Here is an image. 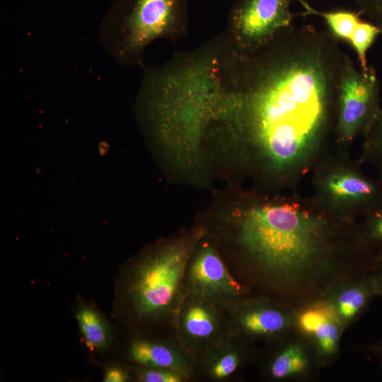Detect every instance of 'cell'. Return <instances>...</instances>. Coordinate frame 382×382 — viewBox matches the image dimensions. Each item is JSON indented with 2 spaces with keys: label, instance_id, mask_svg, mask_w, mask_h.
Segmentation results:
<instances>
[{
  "label": "cell",
  "instance_id": "1",
  "mask_svg": "<svg viewBox=\"0 0 382 382\" xmlns=\"http://www.w3.org/2000/svg\"><path fill=\"white\" fill-rule=\"evenodd\" d=\"M337 42L332 33L293 25L254 52L236 53L213 122L272 165L292 163L316 139L338 96L347 54Z\"/></svg>",
  "mask_w": 382,
  "mask_h": 382
},
{
  "label": "cell",
  "instance_id": "2",
  "mask_svg": "<svg viewBox=\"0 0 382 382\" xmlns=\"http://www.w3.org/2000/svg\"><path fill=\"white\" fill-rule=\"evenodd\" d=\"M203 225L233 276L270 294L311 272L320 240L317 223L289 204L255 207Z\"/></svg>",
  "mask_w": 382,
  "mask_h": 382
},
{
  "label": "cell",
  "instance_id": "3",
  "mask_svg": "<svg viewBox=\"0 0 382 382\" xmlns=\"http://www.w3.org/2000/svg\"><path fill=\"white\" fill-rule=\"evenodd\" d=\"M195 59L194 57L187 61L188 66L175 69L181 83L169 66L163 67L176 89L155 69L147 70L138 97V105L146 112L159 139L185 166L195 165L199 158L218 96L216 76L209 59L204 54Z\"/></svg>",
  "mask_w": 382,
  "mask_h": 382
},
{
  "label": "cell",
  "instance_id": "4",
  "mask_svg": "<svg viewBox=\"0 0 382 382\" xmlns=\"http://www.w3.org/2000/svg\"><path fill=\"white\" fill-rule=\"evenodd\" d=\"M207 235L202 224L148 248L126 266L120 286L121 311L134 327L173 328L185 296V270Z\"/></svg>",
  "mask_w": 382,
  "mask_h": 382
},
{
  "label": "cell",
  "instance_id": "5",
  "mask_svg": "<svg viewBox=\"0 0 382 382\" xmlns=\"http://www.w3.org/2000/svg\"><path fill=\"white\" fill-rule=\"evenodd\" d=\"M188 0H125L122 9L102 25L99 40L118 64L141 65L146 47L185 31Z\"/></svg>",
  "mask_w": 382,
  "mask_h": 382
},
{
  "label": "cell",
  "instance_id": "6",
  "mask_svg": "<svg viewBox=\"0 0 382 382\" xmlns=\"http://www.w3.org/2000/svg\"><path fill=\"white\" fill-rule=\"evenodd\" d=\"M292 1L238 0L229 16L228 40L232 49L239 54L254 52L292 26Z\"/></svg>",
  "mask_w": 382,
  "mask_h": 382
},
{
  "label": "cell",
  "instance_id": "7",
  "mask_svg": "<svg viewBox=\"0 0 382 382\" xmlns=\"http://www.w3.org/2000/svg\"><path fill=\"white\" fill-rule=\"evenodd\" d=\"M183 285L185 294L201 296L224 310L247 297L249 292L231 272L207 235L188 260Z\"/></svg>",
  "mask_w": 382,
  "mask_h": 382
},
{
  "label": "cell",
  "instance_id": "8",
  "mask_svg": "<svg viewBox=\"0 0 382 382\" xmlns=\"http://www.w3.org/2000/svg\"><path fill=\"white\" fill-rule=\"evenodd\" d=\"M379 81L376 71L369 66L358 71L347 55L342 68L338 88V131L344 139L352 137L359 130L371 128L380 110Z\"/></svg>",
  "mask_w": 382,
  "mask_h": 382
},
{
  "label": "cell",
  "instance_id": "9",
  "mask_svg": "<svg viewBox=\"0 0 382 382\" xmlns=\"http://www.w3.org/2000/svg\"><path fill=\"white\" fill-rule=\"evenodd\" d=\"M173 333L197 360L228 335L226 310L204 298L185 294L177 313Z\"/></svg>",
  "mask_w": 382,
  "mask_h": 382
},
{
  "label": "cell",
  "instance_id": "10",
  "mask_svg": "<svg viewBox=\"0 0 382 382\" xmlns=\"http://www.w3.org/2000/svg\"><path fill=\"white\" fill-rule=\"evenodd\" d=\"M128 357L139 366L170 369L190 381L196 378L197 360L180 345L175 335L162 340L134 339Z\"/></svg>",
  "mask_w": 382,
  "mask_h": 382
},
{
  "label": "cell",
  "instance_id": "11",
  "mask_svg": "<svg viewBox=\"0 0 382 382\" xmlns=\"http://www.w3.org/2000/svg\"><path fill=\"white\" fill-rule=\"evenodd\" d=\"M228 335L243 340L244 337H269L282 331L286 325L284 313L265 303L245 297L226 310Z\"/></svg>",
  "mask_w": 382,
  "mask_h": 382
},
{
  "label": "cell",
  "instance_id": "12",
  "mask_svg": "<svg viewBox=\"0 0 382 382\" xmlns=\"http://www.w3.org/2000/svg\"><path fill=\"white\" fill-rule=\"evenodd\" d=\"M241 345L242 340L228 335L197 359V376L213 382L231 380L244 361Z\"/></svg>",
  "mask_w": 382,
  "mask_h": 382
},
{
  "label": "cell",
  "instance_id": "13",
  "mask_svg": "<svg viewBox=\"0 0 382 382\" xmlns=\"http://www.w3.org/2000/svg\"><path fill=\"white\" fill-rule=\"evenodd\" d=\"M328 187L337 196L368 201L375 199L378 192L375 183L354 175H335L330 180Z\"/></svg>",
  "mask_w": 382,
  "mask_h": 382
},
{
  "label": "cell",
  "instance_id": "14",
  "mask_svg": "<svg viewBox=\"0 0 382 382\" xmlns=\"http://www.w3.org/2000/svg\"><path fill=\"white\" fill-rule=\"evenodd\" d=\"M306 8V14H314L322 17L329 26L332 34L338 39L349 41L357 25L361 20L359 12L347 10L319 11L315 10L304 0H297Z\"/></svg>",
  "mask_w": 382,
  "mask_h": 382
},
{
  "label": "cell",
  "instance_id": "15",
  "mask_svg": "<svg viewBox=\"0 0 382 382\" xmlns=\"http://www.w3.org/2000/svg\"><path fill=\"white\" fill-rule=\"evenodd\" d=\"M77 320L83 338L91 349L103 347L108 340V330L98 313L83 306L77 313Z\"/></svg>",
  "mask_w": 382,
  "mask_h": 382
},
{
  "label": "cell",
  "instance_id": "16",
  "mask_svg": "<svg viewBox=\"0 0 382 382\" xmlns=\"http://www.w3.org/2000/svg\"><path fill=\"white\" fill-rule=\"evenodd\" d=\"M378 34L380 31L377 25L361 19L348 41L354 49L363 71L369 69L366 53Z\"/></svg>",
  "mask_w": 382,
  "mask_h": 382
},
{
  "label": "cell",
  "instance_id": "17",
  "mask_svg": "<svg viewBox=\"0 0 382 382\" xmlns=\"http://www.w3.org/2000/svg\"><path fill=\"white\" fill-rule=\"evenodd\" d=\"M306 364L305 358L297 347H289L275 357L270 371L274 378H282L301 371Z\"/></svg>",
  "mask_w": 382,
  "mask_h": 382
},
{
  "label": "cell",
  "instance_id": "18",
  "mask_svg": "<svg viewBox=\"0 0 382 382\" xmlns=\"http://www.w3.org/2000/svg\"><path fill=\"white\" fill-rule=\"evenodd\" d=\"M369 286L352 288L345 291L339 299L340 313L345 318L354 316L364 307L371 294Z\"/></svg>",
  "mask_w": 382,
  "mask_h": 382
},
{
  "label": "cell",
  "instance_id": "19",
  "mask_svg": "<svg viewBox=\"0 0 382 382\" xmlns=\"http://www.w3.org/2000/svg\"><path fill=\"white\" fill-rule=\"evenodd\" d=\"M135 378L140 382H186L184 375L166 369L139 366L134 370Z\"/></svg>",
  "mask_w": 382,
  "mask_h": 382
},
{
  "label": "cell",
  "instance_id": "20",
  "mask_svg": "<svg viewBox=\"0 0 382 382\" xmlns=\"http://www.w3.org/2000/svg\"><path fill=\"white\" fill-rule=\"evenodd\" d=\"M322 349L327 352H332L338 340L339 328L330 315L329 318L320 325L315 332Z\"/></svg>",
  "mask_w": 382,
  "mask_h": 382
},
{
  "label": "cell",
  "instance_id": "21",
  "mask_svg": "<svg viewBox=\"0 0 382 382\" xmlns=\"http://www.w3.org/2000/svg\"><path fill=\"white\" fill-rule=\"evenodd\" d=\"M358 12L378 27H382V0H352Z\"/></svg>",
  "mask_w": 382,
  "mask_h": 382
},
{
  "label": "cell",
  "instance_id": "22",
  "mask_svg": "<svg viewBox=\"0 0 382 382\" xmlns=\"http://www.w3.org/2000/svg\"><path fill=\"white\" fill-rule=\"evenodd\" d=\"M328 311L311 310L305 312L300 318L301 328L308 332H315L330 316Z\"/></svg>",
  "mask_w": 382,
  "mask_h": 382
},
{
  "label": "cell",
  "instance_id": "23",
  "mask_svg": "<svg viewBox=\"0 0 382 382\" xmlns=\"http://www.w3.org/2000/svg\"><path fill=\"white\" fill-rule=\"evenodd\" d=\"M373 149L382 158V112L369 129Z\"/></svg>",
  "mask_w": 382,
  "mask_h": 382
},
{
  "label": "cell",
  "instance_id": "24",
  "mask_svg": "<svg viewBox=\"0 0 382 382\" xmlns=\"http://www.w3.org/2000/svg\"><path fill=\"white\" fill-rule=\"evenodd\" d=\"M369 236L372 241L382 243V208L376 211L371 219Z\"/></svg>",
  "mask_w": 382,
  "mask_h": 382
},
{
  "label": "cell",
  "instance_id": "25",
  "mask_svg": "<svg viewBox=\"0 0 382 382\" xmlns=\"http://www.w3.org/2000/svg\"><path fill=\"white\" fill-rule=\"evenodd\" d=\"M129 379L128 372L122 368L111 367L105 374V382H125Z\"/></svg>",
  "mask_w": 382,
  "mask_h": 382
},
{
  "label": "cell",
  "instance_id": "26",
  "mask_svg": "<svg viewBox=\"0 0 382 382\" xmlns=\"http://www.w3.org/2000/svg\"><path fill=\"white\" fill-rule=\"evenodd\" d=\"M376 284L378 290L382 292V262L377 272Z\"/></svg>",
  "mask_w": 382,
  "mask_h": 382
},
{
  "label": "cell",
  "instance_id": "27",
  "mask_svg": "<svg viewBox=\"0 0 382 382\" xmlns=\"http://www.w3.org/2000/svg\"><path fill=\"white\" fill-rule=\"evenodd\" d=\"M378 28H379L380 34H382V27H378Z\"/></svg>",
  "mask_w": 382,
  "mask_h": 382
}]
</instances>
